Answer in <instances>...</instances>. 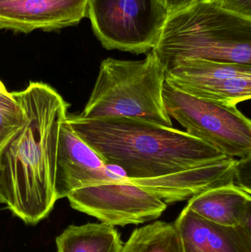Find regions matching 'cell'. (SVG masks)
<instances>
[{
    "instance_id": "ba28073f",
    "label": "cell",
    "mask_w": 251,
    "mask_h": 252,
    "mask_svg": "<svg viewBox=\"0 0 251 252\" xmlns=\"http://www.w3.org/2000/svg\"><path fill=\"white\" fill-rule=\"evenodd\" d=\"M166 83L197 98L237 106L251 99V65L181 59L167 66Z\"/></svg>"
},
{
    "instance_id": "7a4b0ae2",
    "label": "cell",
    "mask_w": 251,
    "mask_h": 252,
    "mask_svg": "<svg viewBox=\"0 0 251 252\" xmlns=\"http://www.w3.org/2000/svg\"><path fill=\"white\" fill-rule=\"evenodd\" d=\"M66 121L106 164L129 179H147L189 170L228 157L186 131L123 117Z\"/></svg>"
},
{
    "instance_id": "4fadbf2b",
    "label": "cell",
    "mask_w": 251,
    "mask_h": 252,
    "mask_svg": "<svg viewBox=\"0 0 251 252\" xmlns=\"http://www.w3.org/2000/svg\"><path fill=\"white\" fill-rule=\"evenodd\" d=\"M251 194L236 184H228L192 197L186 207L209 221L251 231Z\"/></svg>"
},
{
    "instance_id": "8fae6325",
    "label": "cell",
    "mask_w": 251,
    "mask_h": 252,
    "mask_svg": "<svg viewBox=\"0 0 251 252\" xmlns=\"http://www.w3.org/2000/svg\"><path fill=\"white\" fill-rule=\"evenodd\" d=\"M239 159L224 158L172 174L147 179H128L153 192L165 204L185 201L221 185L236 184Z\"/></svg>"
},
{
    "instance_id": "ac0fdd59",
    "label": "cell",
    "mask_w": 251,
    "mask_h": 252,
    "mask_svg": "<svg viewBox=\"0 0 251 252\" xmlns=\"http://www.w3.org/2000/svg\"><path fill=\"white\" fill-rule=\"evenodd\" d=\"M0 110L10 114H18L20 111L12 93H9L0 80Z\"/></svg>"
},
{
    "instance_id": "9a60e30c",
    "label": "cell",
    "mask_w": 251,
    "mask_h": 252,
    "mask_svg": "<svg viewBox=\"0 0 251 252\" xmlns=\"http://www.w3.org/2000/svg\"><path fill=\"white\" fill-rule=\"evenodd\" d=\"M121 252H185L174 223L157 220L137 228Z\"/></svg>"
},
{
    "instance_id": "7c38bea8",
    "label": "cell",
    "mask_w": 251,
    "mask_h": 252,
    "mask_svg": "<svg viewBox=\"0 0 251 252\" xmlns=\"http://www.w3.org/2000/svg\"><path fill=\"white\" fill-rule=\"evenodd\" d=\"M185 252H251V231L209 221L190 210L174 223Z\"/></svg>"
},
{
    "instance_id": "8992f818",
    "label": "cell",
    "mask_w": 251,
    "mask_h": 252,
    "mask_svg": "<svg viewBox=\"0 0 251 252\" xmlns=\"http://www.w3.org/2000/svg\"><path fill=\"white\" fill-rule=\"evenodd\" d=\"M87 16L104 48L144 54L157 44L168 14L159 0H89Z\"/></svg>"
},
{
    "instance_id": "d6986e66",
    "label": "cell",
    "mask_w": 251,
    "mask_h": 252,
    "mask_svg": "<svg viewBox=\"0 0 251 252\" xmlns=\"http://www.w3.org/2000/svg\"><path fill=\"white\" fill-rule=\"evenodd\" d=\"M167 12L168 15L181 11L190 7L198 0H159Z\"/></svg>"
},
{
    "instance_id": "44dd1931",
    "label": "cell",
    "mask_w": 251,
    "mask_h": 252,
    "mask_svg": "<svg viewBox=\"0 0 251 252\" xmlns=\"http://www.w3.org/2000/svg\"><path fill=\"white\" fill-rule=\"evenodd\" d=\"M0 204H1V200H0Z\"/></svg>"
},
{
    "instance_id": "5b68a950",
    "label": "cell",
    "mask_w": 251,
    "mask_h": 252,
    "mask_svg": "<svg viewBox=\"0 0 251 252\" xmlns=\"http://www.w3.org/2000/svg\"><path fill=\"white\" fill-rule=\"evenodd\" d=\"M163 98L169 118L195 138L229 158H251V122L237 106L182 93L165 82Z\"/></svg>"
},
{
    "instance_id": "ffe728a7",
    "label": "cell",
    "mask_w": 251,
    "mask_h": 252,
    "mask_svg": "<svg viewBox=\"0 0 251 252\" xmlns=\"http://www.w3.org/2000/svg\"><path fill=\"white\" fill-rule=\"evenodd\" d=\"M19 1V0H0V4H4V3L11 2V1Z\"/></svg>"
},
{
    "instance_id": "9c48e42d",
    "label": "cell",
    "mask_w": 251,
    "mask_h": 252,
    "mask_svg": "<svg viewBox=\"0 0 251 252\" xmlns=\"http://www.w3.org/2000/svg\"><path fill=\"white\" fill-rule=\"evenodd\" d=\"M127 178L112 172L103 158L77 134L66 118L60 125L57 142L55 178L57 201L81 188L122 182Z\"/></svg>"
},
{
    "instance_id": "3957f363",
    "label": "cell",
    "mask_w": 251,
    "mask_h": 252,
    "mask_svg": "<svg viewBox=\"0 0 251 252\" xmlns=\"http://www.w3.org/2000/svg\"><path fill=\"white\" fill-rule=\"evenodd\" d=\"M152 51L165 69L181 59L251 65V20L198 0L168 15Z\"/></svg>"
},
{
    "instance_id": "e0dca14e",
    "label": "cell",
    "mask_w": 251,
    "mask_h": 252,
    "mask_svg": "<svg viewBox=\"0 0 251 252\" xmlns=\"http://www.w3.org/2000/svg\"><path fill=\"white\" fill-rule=\"evenodd\" d=\"M225 11L251 20V0H211Z\"/></svg>"
},
{
    "instance_id": "277c9868",
    "label": "cell",
    "mask_w": 251,
    "mask_h": 252,
    "mask_svg": "<svg viewBox=\"0 0 251 252\" xmlns=\"http://www.w3.org/2000/svg\"><path fill=\"white\" fill-rule=\"evenodd\" d=\"M166 69L154 52L140 61L105 59L89 99L85 119L123 117L172 127L163 98Z\"/></svg>"
},
{
    "instance_id": "5bb4252c",
    "label": "cell",
    "mask_w": 251,
    "mask_h": 252,
    "mask_svg": "<svg viewBox=\"0 0 251 252\" xmlns=\"http://www.w3.org/2000/svg\"><path fill=\"white\" fill-rule=\"evenodd\" d=\"M56 245L57 252H121L123 244L114 226L102 223L69 226Z\"/></svg>"
},
{
    "instance_id": "6da1fadb",
    "label": "cell",
    "mask_w": 251,
    "mask_h": 252,
    "mask_svg": "<svg viewBox=\"0 0 251 252\" xmlns=\"http://www.w3.org/2000/svg\"><path fill=\"white\" fill-rule=\"evenodd\" d=\"M23 125L0 154V200L27 224L44 220L54 208L59 131L69 104L48 84L30 82L12 93Z\"/></svg>"
},
{
    "instance_id": "2e32d148",
    "label": "cell",
    "mask_w": 251,
    "mask_h": 252,
    "mask_svg": "<svg viewBox=\"0 0 251 252\" xmlns=\"http://www.w3.org/2000/svg\"><path fill=\"white\" fill-rule=\"evenodd\" d=\"M22 125L23 114L21 109L18 114L7 113L0 110V154L19 132Z\"/></svg>"
},
{
    "instance_id": "52a82bcc",
    "label": "cell",
    "mask_w": 251,
    "mask_h": 252,
    "mask_svg": "<svg viewBox=\"0 0 251 252\" xmlns=\"http://www.w3.org/2000/svg\"><path fill=\"white\" fill-rule=\"evenodd\" d=\"M71 207L111 226L139 225L159 219L167 204L127 178L81 188L67 196Z\"/></svg>"
},
{
    "instance_id": "30bf717a",
    "label": "cell",
    "mask_w": 251,
    "mask_h": 252,
    "mask_svg": "<svg viewBox=\"0 0 251 252\" xmlns=\"http://www.w3.org/2000/svg\"><path fill=\"white\" fill-rule=\"evenodd\" d=\"M89 0H19L0 4V30L28 33L79 23L87 16Z\"/></svg>"
}]
</instances>
